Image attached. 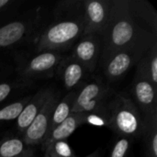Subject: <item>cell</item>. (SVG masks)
<instances>
[{"instance_id":"6da1fadb","label":"cell","mask_w":157,"mask_h":157,"mask_svg":"<svg viewBox=\"0 0 157 157\" xmlns=\"http://www.w3.org/2000/svg\"><path fill=\"white\" fill-rule=\"evenodd\" d=\"M156 42V36L142 28L129 11L128 0H111L110 16L102 35L100 58L120 50L146 52Z\"/></svg>"},{"instance_id":"7a4b0ae2","label":"cell","mask_w":157,"mask_h":157,"mask_svg":"<svg viewBox=\"0 0 157 157\" xmlns=\"http://www.w3.org/2000/svg\"><path fill=\"white\" fill-rule=\"evenodd\" d=\"M107 126L120 137L132 140L142 137L145 121L132 98L115 92L107 107Z\"/></svg>"},{"instance_id":"3957f363","label":"cell","mask_w":157,"mask_h":157,"mask_svg":"<svg viewBox=\"0 0 157 157\" xmlns=\"http://www.w3.org/2000/svg\"><path fill=\"white\" fill-rule=\"evenodd\" d=\"M84 33V18L60 20L49 26L39 37L37 49L39 52H55L72 47Z\"/></svg>"},{"instance_id":"277c9868","label":"cell","mask_w":157,"mask_h":157,"mask_svg":"<svg viewBox=\"0 0 157 157\" xmlns=\"http://www.w3.org/2000/svg\"><path fill=\"white\" fill-rule=\"evenodd\" d=\"M115 91L100 79L86 84L76 94L72 113L94 114L107 123V107Z\"/></svg>"},{"instance_id":"5b68a950","label":"cell","mask_w":157,"mask_h":157,"mask_svg":"<svg viewBox=\"0 0 157 157\" xmlns=\"http://www.w3.org/2000/svg\"><path fill=\"white\" fill-rule=\"evenodd\" d=\"M145 52L136 50H120L101 57L103 73L109 83L121 78L132 66L136 65Z\"/></svg>"},{"instance_id":"8992f818","label":"cell","mask_w":157,"mask_h":157,"mask_svg":"<svg viewBox=\"0 0 157 157\" xmlns=\"http://www.w3.org/2000/svg\"><path fill=\"white\" fill-rule=\"evenodd\" d=\"M60 101V94L53 91L47 98L42 109L24 132V142L27 146L43 144L48 136L51 119L55 106Z\"/></svg>"},{"instance_id":"52a82bcc","label":"cell","mask_w":157,"mask_h":157,"mask_svg":"<svg viewBox=\"0 0 157 157\" xmlns=\"http://www.w3.org/2000/svg\"><path fill=\"white\" fill-rule=\"evenodd\" d=\"M84 4V33L102 37L109 20L111 0H91Z\"/></svg>"},{"instance_id":"ba28073f","label":"cell","mask_w":157,"mask_h":157,"mask_svg":"<svg viewBox=\"0 0 157 157\" xmlns=\"http://www.w3.org/2000/svg\"><path fill=\"white\" fill-rule=\"evenodd\" d=\"M131 93L132 101L142 113L144 121L157 116L156 87L147 79L135 74Z\"/></svg>"},{"instance_id":"9c48e42d","label":"cell","mask_w":157,"mask_h":157,"mask_svg":"<svg viewBox=\"0 0 157 157\" xmlns=\"http://www.w3.org/2000/svg\"><path fill=\"white\" fill-rule=\"evenodd\" d=\"M102 51V37L98 34L82 35L75 42L72 57L80 63L86 72L94 73Z\"/></svg>"},{"instance_id":"30bf717a","label":"cell","mask_w":157,"mask_h":157,"mask_svg":"<svg viewBox=\"0 0 157 157\" xmlns=\"http://www.w3.org/2000/svg\"><path fill=\"white\" fill-rule=\"evenodd\" d=\"M63 56L55 52H40L24 64L20 73L25 77L43 78L52 76Z\"/></svg>"},{"instance_id":"8fae6325","label":"cell","mask_w":157,"mask_h":157,"mask_svg":"<svg viewBox=\"0 0 157 157\" xmlns=\"http://www.w3.org/2000/svg\"><path fill=\"white\" fill-rule=\"evenodd\" d=\"M129 11L144 29L157 36V14L154 6L144 0H128Z\"/></svg>"},{"instance_id":"7c38bea8","label":"cell","mask_w":157,"mask_h":157,"mask_svg":"<svg viewBox=\"0 0 157 157\" xmlns=\"http://www.w3.org/2000/svg\"><path fill=\"white\" fill-rule=\"evenodd\" d=\"M52 92V89L44 87L40 89L33 97L30 98L29 101L24 107L20 115L17 119V127L20 132H24L31 124V122L34 121V119L42 109Z\"/></svg>"},{"instance_id":"4fadbf2b","label":"cell","mask_w":157,"mask_h":157,"mask_svg":"<svg viewBox=\"0 0 157 157\" xmlns=\"http://www.w3.org/2000/svg\"><path fill=\"white\" fill-rule=\"evenodd\" d=\"M87 115L85 113H71L70 116L59 124L53 131L48 135L46 140L43 142V148L45 149L50 144L65 141L79 126L86 123Z\"/></svg>"},{"instance_id":"5bb4252c","label":"cell","mask_w":157,"mask_h":157,"mask_svg":"<svg viewBox=\"0 0 157 157\" xmlns=\"http://www.w3.org/2000/svg\"><path fill=\"white\" fill-rule=\"evenodd\" d=\"M57 69L63 86L67 90H72L77 86L86 72L84 66L72 56L69 58H63Z\"/></svg>"},{"instance_id":"9a60e30c","label":"cell","mask_w":157,"mask_h":157,"mask_svg":"<svg viewBox=\"0 0 157 157\" xmlns=\"http://www.w3.org/2000/svg\"><path fill=\"white\" fill-rule=\"evenodd\" d=\"M29 22L16 20L0 27V48L9 47L20 41L29 32Z\"/></svg>"},{"instance_id":"2e32d148","label":"cell","mask_w":157,"mask_h":157,"mask_svg":"<svg viewBox=\"0 0 157 157\" xmlns=\"http://www.w3.org/2000/svg\"><path fill=\"white\" fill-rule=\"evenodd\" d=\"M135 66L136 75L149 80L157 87V42L150 47Z\"/></svg>"},{"instance_id":"e0dca14e","label":"cell","mask_w":157,"mask_h":157,"mask_svg":"<svg viewBox=\"0 0 157 157\" xmlns=\"http://www.w3.org/2000/svg\"><path fill=\"white\" fill-rule=\"evenodd\" d=\"M75 97H76L75 91H71L62 100H60L57 103L51 119L48 135L53 131V129H55L59 124H61L70 116V114L72 113Z\"/></svg>"},{"instance_id":"ac0fdd59","label":"cell","mask_w":157,"mask_h":157,"mask_svg":"<svg viewBox=\"0 0 157 157\" xmlns=\"http://www.w3.org/2000/svg\"><path fill=\"white\" fill-rule=\"evenodd\" d=\"M142 138L144 157H157V116L145 121Z\"/></svg>"},{"instance_id":"d6986e66","label":"cell","mask_w":157,"mask_h":157,"mask_svg":"<svg viewBox=\"0 0 157 157\" xmlns=\"http://www.w3.org/2000/svg\"><path fill=\"white\" fill-rule=\"evenodd\" d=\"M26 144L19 138H10L0 144V157H19L28 150Z\"/></svg>"},{"instance_id":"ffe728a7","label":"cell","mask_w":157,"mask_h":157,"mask_svg":"<svg viewBox=\"0 0 157 157\" xmlns=\"http://www.w3.org/2000/svg\"><path fill=\"white\" fill-rule=\"evenodd\" d=\"M31 97L20 99L18 101L13 102L2 109H0V122L2 121H9L13 120H17L23 110L24 107L29 101Z\"/></svg>"},{"instance_id":"44dd1931","label":"cell","mask_w":157,"mask_h":157,"mask_svg":"<svg viewBox=\"0 0 157 157\" xmlns=\"http://www.w3.org/2000/svg\"><path fill=\"white\" fill-rule=\"evenodd\" d=\"M44 151V157H76L70 145L65 141L53 143L47 146Z\"/></svg>"},{"instance_id":"7402d4cb","label":"cell","mask_w":157,"mask_h":157,"mask_svg":"<svg viewBox=\"0 0 157 157\" xmlns=\"http://www.w3.org/2000/svg\"><path fill=\"white\" fill-rule=\"evenodd\" d=\"M131 141L132 140L127 137H120L112 147L110 157H127Z\"/></svg>"},{"instance_id":"603a6c76","label":"cell","mask_w":157,"mask_h":157,"mask_svg":"<svg viewBox=\"0 0 157 157\" xmlns=\"http://www.w3.org/2000/svg\"><path fill=\"white\" fill-rule=\"evenodd\" d=\"M17 87L16 83H1L0 84V102L4 101L12 91Z\"/></svg>"},{"instance_id":"cb8c5ba5","label":"cell","mask_w":157,"mask_h":157,"mask_svg":"<svg viewBox=\"0 0 157 157\" xmlns=\"http://www.w3.org/2000/svg\"><path fill=\"white\" fill-rule=\"evenodd\" d=\"M13 4V1L11 0H0V14H2L5 10L8 8L9 6Z\"/></svg>"},{"instance_id":"d4e9b609","label":"cell","mask_w":157,"mask_h":157,"mask_svg":"<svg viewBox=\"0 0 157 157\" xmlns=\"http://www.w3.org/2000/svg\"><path fill=\"white\" fill-rule=\"evenodd\" d=\"M19 157H33V155H32V152H31L30 150H28L24 155H22L21 156Z\"/></svg>"},{"instance_id":"484cf974","label":"cell","mask_w":157,"mask_h":157,"mask_svg":"<svg viewBox=\"0 0 157 157\" xmlns=\"http://www.w3.org/2000/svg\"><path fill=\"white\" fill-rule=\"evenodd\" d=\"M98 155H99V151H95V152H93L92 154L88 155L86 157H98Z\"/></svg>"},{"instance_id":"4316f807","label":"cell","mask_w":157,"mask_h":157,"mask_svg":"<svg viewBox=\"0 0 157 157\" xmlns=\"http://www.w3.org/2000/svg\"><path fill=\"white\" fill-rule=\"evenodd\" d=\"M0 144H1V142H0Z\"/></svg>"}]
</instances>
